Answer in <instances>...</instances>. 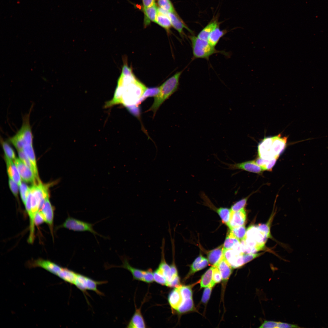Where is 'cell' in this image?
I'll list each match as a JSON object with an SVG mask.
<instances>
[{
	"label": "cell",
	"mask_w": 328,
	"mask_h": 328,
	"mask_svg": "<svg viewBox=\"0 0 328 328\" xmlns=\"http://www.w3.org/2000/svg\"><path fill=\"white\" fill-rule=\"evenodd\" d=\"M147 88L136 79L134 74H127L121 73L114 96L106 103L104 107L108 108L121 104L128 109L135 104L138 106Z\"/></svg>",
	"instance_id": "cell-1"
},
{
	"label": "cell",
	"mask_w": 328,
	"mask_h": 328,
	"mask_svg": "<svg viewBox=\"0 0 328 328\" xmlns=\"http://www.w3.org/2000/svg\"><path fill=\"white\" fill-rule=\"evenodd\" d=\"M287 139L280 134L264 138L258 145L259 157L266 159L278 158L286 147Z\"/></svg>",
	"instance_id": "cell-2"
},
{
	"label": "cell",
	"mask_w": 328,
	"mask_h": 328,
	"mask_svg": "<svg viewBox=\"0 0 328 328\" xmlns=\"http://www.w3.org/2000/svg\"><path fill=\"white\" fill-rule=\"evenodd\" d=\"M182 72L181 71L176 73L159 87L160 92L154 97V102L149 110L155 112L164 101L177 90Z\"/></svg>",
	"instance_id": "cell-3"
},
{
	"label": "cell",
	"mask_w": 328,
	"mask_h": 328,
	"mask_svg": "<svg viewBox=\"0 0 328 328\" xmlns=\"http://www.w3.org/2000/svg\"><path fill=\"white\" fill-rule=\"evenodd\" d=\"M191 42L194 58L208 60L209 57L217 53H224V52L217 50L207 41L203 40L195 35L189 36Z\"/></svg>",
	"instance_id": "cell-4"
},
{
	"label": "cell",
	"mask_w": 328,
	"mask_h": 328,
	"mask_svg": "<svg viewBox=\"0 0 328 328\" xmlns=\"http://www.w3.org/2000/svg\"><path fill=\"white\" fill-rule=\"evenodd\" d=\"M94 224L77 219L68 216L65 221L59 228H64L76 232L88 231L96 237V235L107 238L99 234L93 228Z\"/></svg>",
	"instance_id": "cell-5"
},
{
	"label": "cell",
	"mask_w": 328,
	"mask_h": 328,
	"mask_svg": "<svg viewBox=\"0 0 328 328\" xmlns=\"http://www.w3.org/2000/svg\"><path fill=\"white\" fill-rule=\"evenodd\" d=\"M106 282L105 281H97L83 275L77 273L74 285L83 292L86 290H92L97 294L102 295V293L97 289V285Z\"/></svg>",
	"instance_id": "cell-6"
},
{
	"label": "cell",
	"mask_w": 328,
	"mask_h": 328,
	"mask_svg": "<svg viewBox=\"0 0 328 328\" xmlns=\"http://www.w3.org/2000/svg\"><path fill=\"white\" fill-rule=\"evenodd\" d=\"M226 165L229 170L240 169L258 174L262 173L264 171L255 161H249L234 164L226 163Z\"/></svg>",
	"instance_id": "cell-7"
},
{
	"label": "cell",
	"mask_w": 328,
	"mask_h": 328,
	"mask_svg": "<svg viewBox=\"0 0 328 328\" xmlns=\"http://www.w3.org/2000/svg\"><path fill=\"white\" fill-rule=\"evenodd\" d=\"M29 267H40L49 272L57 275L62 267L50 261L39 258L29 263Z\"/></svg>",
	"instance_id": "cell-8"
},
{
	"label": "cell",
	"mask_w": 328,
	"mask_h": 328,
	"mask_svg": "<svg viewBox=\"0 0 328 328\" xmlns=\"http://www.w3.org/2000/svg\"><path fill=\"white\" fill-rule=\"evenodd\" d=\"M268 238L264 234L258 229L257 226L252 225L249 227L247 230L244 238L255 242L264 248Z\"/></svg>",
	"instance_id": "cell-9"
},
{
	"label": "cell",
	"mask_w": 328,
	"mask_h": 328,
	"mask_svg": "<svg viewBox=\"0 0 328 328\" xmlns=\"http://www.w3.org/2000/svg\"><path fill=\"white\" fill-rule=\"evenodd\" d=\"M243 254L233 249H223L224 256L233 268H239L244 265Z\"/></svg>",
	"instance_id": "cell-10"
},
{
	"label": "cell",
	"mask_w": 328,
	"mask_h": 328,
	"mask_svg": "<svg viewBox=\"0 0 328 328\" xmlns=\"http://www.w3.org/2000/svg\"><path fill=\"white\" fill-rule=\"evenodd\" d=\"M14 162L22 180L26 182L35 183L36 178L33 171L20 159L16 158Z\"/></svg>",
	"instance_id": "cell-11"
},
{
	"label": "cell",
	"mask_w": 328,
	"mask_h": 328,
	"mask_svg": "<svg viewBox=\"0 0 328 328\" xmlns=\"http://www.w3.org/2000/svg\"><path fill=\"white\" fill-rule=\"evenodd\" d=\"M246 213L244 208L231 213L229 221L227 225L230 229L244 225L246 220Z\"/></svg>",
	"instance_id": "cell-12"
},
{
	"label": "cell",
	"mask_w": 328,
	"mask_h": 328,
	"mask_svg": "<svg viewBox=\"0 0 328 328\" xmlns=\"http://www.w3.org/2000/svg\"><path fill=\"white\" fill-rule=\"evenodd\" d=\"M39 211L42 213L45 219V222L49 225L51 231L52 232L54 211L49 200V197L46 199L41 209Z\"/></svg>",
	"instance_id": "cell-13"
},
{
	"label": "cell",
	"mask_w": 328,
	"mask_h": 328,
	"mask_svg": "<svg viewBox=\"0 0 328 328\" xmlns=\"http://www.w3.org/2000/svg\"><path fill=\"white\" fill-rule=\"evenodd\" d=\"M168 15L172 26L177 31L181 36L183 37L185 35L183 31L184 28L186 29L190 33H193V32L185 24L175 12H168Z\"/></svg>",
	"instance_id": "cell-14"
},
{
	"label": "cell",
	"mask_w": 328,
	"mask_h": 328,
	"mask_svg": "<svg viewBox=\"0 0 328 328\" xmlns=\"http://www.w3.org/2000/svg\"><path fill=\"white\" fill-rule=\"evenodd\" d=\"M161 252V261L158 268L162 271L166 278L168 283L172 279L170 265L166 262L165 256V241L163 238L162 241Z\"/></svg>",
	"instance_id": "cell-15"
},
{
	"label": "cell",
	"mask_w": 328,
	"mask_h": 328,
	"mask_svg": "<svg viewBox=\"0 0 328 328\" xmlns=\"http://www.w3.org/2000/svg\"><path fill=\"white\" fill-rule=\"evenodd\" d=\"M7 172L9 178L16 183L19 186L22 184L21 177L18 169L12 160L5 156Z\"/></svg>",
	"instance_id": "cell-16"
},
{
	"label": "cell",
	"mask_w": 328,
	"mask_h": 328,
	"mask_svg": "<svg viewBox=\"0 0 328 328\" xmlns=\"http://www.w3.org/2000/svg\"><path fill=\"white\" fill-rule=\"evenodd\" d=\"M179 287L175 288L172 290L168 296V301L173 310H176L182 301L183 299Z\"/></svg>",
	"instance_id": "cell-17"
},
{
	"label": "cell",
	"mask_w": 328,
	"mask_h": 328,
	"mask_svg": "<svg viewBox=\"0 0 328 328\" xmlns=\"http://www.w3.org/2000/svg\"><path fill=\"white\" fill-rule=\"evenodd\" d=\"M216 267L219 269L221 275L222 280H228L232 271L233 268L224 256L219 262Z\"/></svg>",
	"instance_id": "cell-18"
},
{
	"label": "cell",
	"mask_w": 328,
	"mask_h": 328,
	"mask_svg": "<svg viewBox=\"0 0 328 328\" xmlns=\"http://www.w3.org/2000/svg\"><path fill=\"white\" fill-rule=\"evenodd\" d=\"M168 12L158 8V13L156 17L155 22L167 31H168L172 25L168 15Z\"/></svg>",
	"instance_id": "cell-19"
},
{
	"label": "cell",
	"mask_w": 328,
	"mask_h": 328,
	"mask_svg": "<svg viewBox=\"0 0 328 328\" xmlns=\"http://www.w3.org/2000/svg\"><path fill=\"white\" fill-rule=\"evenodd\" d=\"M145 324L142 315L141 309L136 308L135 312L129 321L127 328H145Z\"/></svg>",
	"instance_id": "cell-20"
},
{
	"label": "cell",
	"mask_w": 328,
	"mask_h": 328,
	"mask_svg": "<svg viewBox=\"0 0 328 328\" xmlns=\"http://www.w3.org/2000/svg\"><path fill=\"white\" fill-rule=\"evenodd\" d=\"M224 256L223 246H220L210 251L207 254L208 260L213 266H216Z\"/></svg>",
	"instance_id": "cell-21"
},
{
	"label": "cell",
	"mask_w": 328,
	"mask_h": 328,
	"mask_svg": "<svg viewBox=\"0 0 328 328\" xmlns=\"http://www.w3.org/2000/svg\"><path fill=\"white\" fill-rule=\"evenodd\" d=\"M209 264L208 260L201 255L198 257L190 265V270L187 277L195 272L201 270Z\"/></svg>",
	"instance_id": "cell-22"
},
{
	"label": "cell",
	"mask_w": 328,
	"mask_h": 328,
	"mask_svg": "<svg viewBox=\"0 0 328 328\" xmlns=\"http://www.w3.org/2000/svg\"><path fill=\"white\" fill-rule=\"evenodd\" d=\"M158 9L155 4L148 7L143 8L145 15L144 25L145 26L148 25L150 22H155L158 13Z\"/></svg>",
	"instance_id": "cell-23"
},
{
	"label": "cell",
	"mask_w": 328,
	"mask_h": 328,
	"mask_svg": "<svg viewBox=\"0 0 328 328\" xmlns=\"http://www.w3.org/2000/svg\"><path fill=\"white\" fill-rule=\"evenodd\" d=\"M220 25L218 20L214 19L199 32L197 36L200 39L207 41L210 34Z\"/></svg>",
	"instance_id": "cell-24"
},
{
	"label": "cell",
	"mask_w": 328,
	"mask_h": 328,
	"mask_svg": "<svg viewBox=\"0 0 328 328\" xmlns=\"http://www.w3.org/2000/svg\"><path fill=\"white\" fill-rule=\"evenodd\" d=\"M77 274L72 270L62 267L57 276L65 282L74 285Z\"/></svg>",
	"instance_id": "cell-25"
},
{
	"label": "cell",
	"mask_w": 328,
	"mask_h": 328,
	"mask_svg": "<svg viewBox=\"0 0 328 328\" xmlns=\"http://www.w3.org/2000/svg\"><path fill=\"white\" fill-rule=\"evenodd\" d=\"M226 29L221 30L219 26L216 28L210 34L207 41L212 46L215 47L218 43L220 39L227 33Z\"/></svg>",
	"instance_id": "cell-26"
},
{
	"label": "cell",
	"mask_w": 328,
	"mask_h": 328,
	"mask_svg": "<svg viewBox=\"0 0 328 328\" xmlns=\"http://www.w3.org/2000/svg\"><path fill=\"white\" fill-rule=\"evenodd\" d=\"M123 264L120 267L125 268L129 271L133 275L134 279L139 280H143V270L139 269L131 266L128 260L126 258H123Z\"/></svg>",
	"instance_id": "cell-27"
},
{
	"label": "cell",
	"mask_w": 328,
	"mask_h": 328,
	"mask_svg": "<svg viewBox=\"0 0 328 328\" xmlns=\"http://www.w3.org/2000/svg\"><path fill=\"white\" fill-rule=\"evenodd\" d=\"M278 158L275 157L270 159H264L260 157L255 161L256 163L261 166L264 171H272Z\"/></svg>",
	"instance_id": "cell-28"
},
{
	"label": "cell",
	"mask_w": 328,
	"mask_h": 328,
	"mask_svg": "<svg viewBox=\"0 0 328 328\" xmlns=\"http://www.w3.org/2000/svg\"><path fill=\"white\" fill-rule=\"evenodd\" d=\"M240 244V240L229 232L225 240L223 245V249H233L239 246Z\"/></svg>",
	"instance_id": "cell-29"
},
{
	"label": "cell",
	"mask_w": 328,
	"mask_h": 328,
	"mask_svg": "<svg viewBox=\"0 0 328 328\" xmlns=\"http://www.w3.org/2000/svg\"><path fill=\"white\" fill-rule=\"evenodd\" d=\"M29 159L34 166L37 175L38 176L35 153L32 144H25L22 150Z\"/></svg>",
	"instance_id": "cell-30"
},
{
	"label": "cell",
	"mask_w": 328,
	"mask_h": 328,
	"mask_svg": "<svg viewBox=\"0 0 328 328\" xmlns=\"http://www.w3.org/2000/svg\"><path fill=\"white\" fill-rule=\"evenodd\" d=\"M193 308L192 298H191L183 299L181 303L176 311L179 313L182 314L192 311Z\"/></svg>",
	"instance_id": "cell-31"
},
{
	"label": "cell",
	"mask_w": 328,
	"mask_h": 328,
	"mask_svg": "<svg viewBox=\"0 0 328 328\" xmlns=\"http://www.w3.org/2000/svg\"><path fill=\"white\" fill-rule=\"evenodd\" d=\"M214 266L210 268L202 276L200 280V288H205L209 286L212 281L213 270Z\"/></svg>",
	"instance_id": "cell-32"
},
{
	"label": "cell",
	"mask_w": 328,
	"mask_h": 328,
	"mask_svg": "<svg viewBox=\"0 0 328 328\" xmlns=\"http://www.w3.org/2000/svg\"><path fill=\"white\" fill-rule=\"evenodd\" d=\"M1 142L5 154V156L14 161L16 159L15 152L8 143L1 138Z\"/></svg>",
	"instance_id": "cell-33"
},
{
	"label": "cell",
	"mask_w": 328,
	"mask_h": 328,
	"mask_svg": "<svg viewBox=\"0 0 328 328\" xmlns=\"http://www.w3.org/2000/svg\"><path fill=\"white\" fill-rule=\"evenodd\" d=\"M217 212L221 218L223 223L227 225L230 218L231 213V209L220 207L217 209Z\"/></svg>",
	"instance_id": "cell-34"
},
{
	"label": "cell",
	"mask_w": 328,
	"mask_h": 328,
	"mask_svg": "<svg viewBox=\"0 0 328 328\" xmlns=\"http://www.w3.org/2000/svg\"><path fill=\"white\" fill-rule=\"evenodd\" d=\"M230 232L240 241L245 238L246 230L244 225L233 228L230 229Z\"/></svg>",
	"instance_id": "cell-35"
},
{
	"label": "cell",
	"mask_w": 328,
	"mask_h": 328,
	"mask_svg": "<svg viewBox=\"0 0 328 328\" xmlns=\"http://www.w3.org/2000/svg\"><path fill=\"white\" fill-rule=\"evenodd\" d=\"M18 151L19 159L33 171L35 174L36 179L38 181H40L38 176L36 173L34 168L27 155L23 150Z\"/></svg>",
	"instance_id": "cell-36"
},
{
	"label": "cell",
	"mask_w": 328,
	"mask_h": 328,
	"mask_svg": "<svg viewBox=\"0 0 328 328\" xmlns=\"http://www.w3.org/2000/svg\"><path fill=\"white\" fill-rule=\"evenodd\" d=\"M154 280L157 283L167 286V282L162 271L158 268L153 272Z\"/></svg>",
	"instance_id": "cell-37"
},
{
	"label": "cell",
	"mask_w": 328,
	"mask_h": 328,
	"mask_svg": "<svg viewBox=\"0 0 328 328\" xmlns=\"http://www.w3.org/2000/svg\"><path fill=\"white\" fill-rule=\"evenodd\" d=\"M159 7L168 12H175L173 5L170 0H158Z\"/></svg>",
	"instance_id": "cell-38"
},
{
	"label": "cell",
	"mask_w": 328,
	"mask_h": 328,
	"mask_svg": "<svg viewBox=\"0 0 328 328\" xmlns=\"http://www.w3.org/2000/svg\"><path fill=\"white\" fill-rule=\"evenodd\" d=\"M191 285H182L179 287L182 299H186L192 298V292Z\"/></svg>",
	"instance_id": "cell-39"
},
{
	"label": "cell",
	"mask_w": 328,
	"mask_h": 328,
	"mask_svg": "<svg viewBox=\"0 0 328 328\" xmlns=\"http://www.w3.org/2000/svg\"><path fill=\"white\" fill-rule=\"evenodd\" d=\"M247 196L237 201L231 207V210L232 212H235L244 208L248 199Z\"/></svg>",
	"instance_id": "cell-40"
},
{
	"label": "cell",
	"mask_w": 328,
	"mask_h": 328,
	"mask_svg": "<svg viewBox=\"0 0 328 328\" xmlns=\"http://www.w3.org/2000/svg\"><path fill=\"white\" fill-rule=\"evenodd\" d=\"M19 186L21 197L22 202L25 206L26 199L30 191V188L24 183H22Z\"/></svg>",
	"instance_id": "cell-41"
},
{
	"label": "cell",
	"mask_w": 328,
	"mask_h": 328,
	"mask_svg": "<svg viewBox=\"0 0 328 328\" xmlns=\"http://www.w3.org/2000/svg\"><path fill=\"white\" fill-rule=\"evenodd\" d=\"M160 87L147 88L141 99V102L146 97H155L159 92Z\"/></svg>",
	"instance_id": "cell-42"
},
{
	"label": "cell",
	"mask_w": 328,
	"mask_h": 328,
	"mask_svg": "<svg viewBox=\"0 0 328 328\" xmlns=\"http://www.w3.org/2000/svg\"><path fill=\"white\" fill-rule=\"evenodd\" d=\"M270 220L271 219L269 220L268 223L265 224H259L257 226L258 229L264 234L268 238L272 237L270 227Z\"/></svg>",
	"instance_id": "cell-43"
},
{
	"label": "cell",
	"mask_w": 328,
	"mask_h": 328,
	"mask_svg": "<svg viewBox=\"0 0 328 328\" xmlns=\"http://www.w3.org/2000/svg\"><path fill=\"white\" fill-rule=\"evenodd\" d=\"M143 281L147 283H151L154 281L153 273L151 268L145 271L143 270Z\"/></svg>",
	"instance_id": "cell-44"
},
{
	"label": "cell",
	"mask_w": 328,
	"mask_h": 328,
	"mask_svg": "<svg viewBox=\"0 0 328 328\" xmlns=\"http://www.w3.org/2000/svg\"><path fill=\"white\" fill-rule=\"evenodd\" d=\"M214 286L212 284L205 287L204 290L202 298V302L204 303H206L208 301L211 292L212 288Z\"/></svg>",
	"instance_id": "cell-45"
},
{
	"label": "cell",
	"mask_w": 328,
	"mask_h": 328,
	"mask_svg": "<svg viewBox=\"0 0 328 328\" xmlns=\"http://www.w3.org/2000/svg\"><path fill=\"white\" fill-rule=\"evenodd\" d=\"M212 274V281L215 284L219 283L221 280L222 277L221 274L216 266H214Z\"/></svg>",
	"instance_id": "cell-46"
},
{
	"label": "cell",
	"mask_w": 328,
	"mask_h": 328,
	"mask_svg": "<svg viewBox=\"0 0 328 328\" xmlns=\"http://www.w3.org/2000/svg\"><path fill=\"white\" fill-rule=\"evenodd\" d=\"M9 184L10 188L14 195L16 197L18 194L19 185L12 179L9 178Z\"/></svg>",
	"instance_id": "cell-47"
},
{
	"label": "cell",
	"mask_w": 328,
	"mask_h": 328,
	"mask_svg": "<svg viewBox=\"0 0 328 328\" xmlns=\"http://www.w3.org/2000/svg\"><path fill=\"white\" fill-rule=\"evenodd\" d=\"M278 323V322L276 321L265 320L259 327L260 328H277Z\"/></svg>",
	"instance_id": "cell-48"
},
{
	"label": "cell",
	"mask_w": 328,
	"mask_h": 328,
	"mask_svg": "<svg viewBox=\"0 0 328 328\" xmlns=\"http://www.w3.org/2000/svg\"><path fill=\"white\" fill-rule=\"evenodd\" d=\"M262 253L244 254L243 259L244 264L259 257Z\"/></svg>",
	"instance_id": "cell-49"
},
{
	"label": "cell",
	"mask_w": 328,
	"mask_h": 328,
	"mask_svg": "<svg viewBox=\"0 0 328 328\" xmlns=\"http://www.w3.org/2000/svg\"><path fill=\"white\" fill-rule=\"evenodd\" d=\"M181 285L180 284L179 277L178 275H177L173 278L171 281L168 283L167 286L172 288H177Z\"/></svg>",
	"instance_id": "cell-50"
},
{
	"label": "cell",
	"mask_w": 328,
	"mask_h": 328,
	"mask_svg": "<svg viewBox=\"0 0 328 328\" xmlns=\"http://www.w3.org/2000/svg\"><path fill=\"white\" fill-rule=\"evenodd\" d=\"M44 222H45L44 217L41 212L39 211L36 213L34 218L35 225H38Z\"/></svg>",
	"instance_id": "cell-51"
},
{
	"label": "cell",
	"mask_w": 328,
	"mask_h": 328,
	"mask_svg": "<svg viewBox=\"0 0 328 328\" xmlns=\"http://www.w3.org/2000/svg\"><path fill=\"white\" fill-rule=\"evenodd\" d=\"M296 324H291L285 323L278 322L277 328H300Z\"/></svg>",
	"instance_id": "cell-52"
},
{
	"label": "cell",
	"mask_w": 328,
	"mask_h": 328,
	"mask_svg": "<svg viewBox=\"0 0 328 328\" xmlns=\"http://www.w3.org/2000/svg\"><path fill=\"white\" fill-rule=\"evenodd\" d=\"M144 8L148 7L155 4V0H142Z\"/></svg>",
	"instance_id": "cell-53"
}]
</instances>
